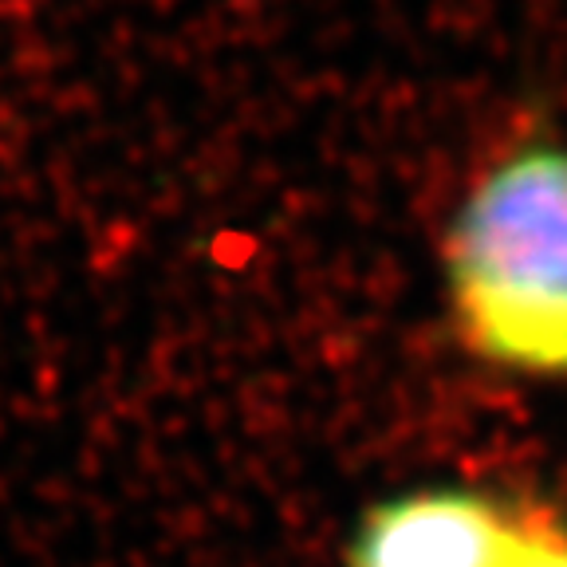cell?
Returning <instances> with one entry per match:
<instances>
[{"mask_svg":"<svg viewBox=\"0 0 567 567\" xmlns=\"http://www.w3.org/2000/svg\"><path fill=\"white\" fill-rule=\"evenodd\" d=\"M461 339L520 374H567V134L528 131L493 154L445 233Z\"/></svg>","mask_w":567,"mask_h":567,"instance_id":"obj_1","label":"cell"},{"mask_svg":"<svg viewBox=\"0 0 567 567\" xmlns=\"http://www.w3.org/2000/svg\"><path fill=\"white\" fill-rule=\"evenodd\" d=\"M516 513L481 493L434 488L371 508L351 544V567H505Z\"/></svg>","mask_w":567,"mask_h":567,"instance_id":"obj_2","label":"cell"},{"mask_svg":"<svg viewBox=\"0 0 567 567\" xmlns=\"http://www.w3.org/2000/svg\"><path fill=\"white\" fill-rule=\"evenodd\" d=\"M505 567H567V524L544 508H520Z\"/></svg>","mask_w":567,"mask_h":567,"instance_id":"obj_3","label":"cell"}]
</instances>
